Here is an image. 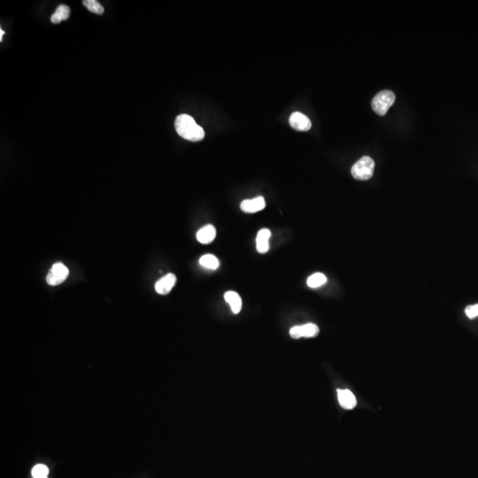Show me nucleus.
<instances>
[{"label": "nucleus", "mask_w": 478, "mask_h": 478, "mask_svg": "<svg viewBox=\"0 0 478 478\" xmlns=\"http://www.w3.org/2000/svg\"><path fill=\"white\" fill-rule=\"evenodd\" d=\"M174 127L178 135L186 140L198 142L205 137L203 128L198 125L195 120L188 114H181L176 117Z\"/></svg>", "instance_id": "f257e3e1"}, {"label": "nucleus", "mask_w": 478, "mask_h": 478, "mask_svg": "<svg viewBox=\"0 0 478 478\" xmlns=\"http://www.w3.org/2000/svg\"><path fill=\"white\" fill-rule=\"evenodd\" d=\"M375 170V161L372 158L364 156L361 158L352 167V175L357 180L366 181L372 177Z\"/></svg>", "instance_id": "f03ea898"}, {"label": "nucleus", "mask_w": 478, "mask_h": 478, "mask_svg": "<svg viewBox=\"0 0 478 478\" xmlns=\"http://www.w3.org/2000/svg\"><path fill=\"white\" fill-rule=\"evenodd\" d=\"M396 96L389 89H384L376 94L372 100V108L377 114L385 115L390 107L395 102Z\"/></svg>", "instance_id": "7ed1b4c3"}, {"label": "nucleus", "mask_w": 478, "mask_h": 478, "mask_svg": "<svg viewBox=\"0 0 478 478\" xmlns=\"http://www.w3.org/2000/svg\"><path fill=\"white\" fill-rule=\"evenodd\" d=\"M69 275V268L63 263H56L51 266V270L49 271L46 277V282L51 286L58 285L68 278Z\"/></svg>", "instance_id": "20e7f679"}, {"label": "nucleus", "mask_w": 478, "mask_h": 478, "mask_svg": "<svg viewBox=\"0 0 478 478\" xmlns=\"http://www.w3.org/2000/svg\"><path fill=\"white\" fill-rule=\"evenodd\" d=\"M319 334V328L314 323H307L300 326H294L290 328V336L294 339L301 338H314Z\"/></svg>", "instance_id": "39448f33"}, {"label": "nucleus", "mask_w": 478, "mask_h": 478, "mask_svg": "<svg viewBox=\"0 0 478 478\" xmlns=\"http://www.w3.org/2000/svg\"><path fill=\"white\" fill-rule=\"evenodd\" d=\"M290 126L298 131H308L312 127V123L307 115L301 112H294L289 119Z\"/></svg>", "instance_id": "423d86ee"}, {"label": "nucleus", "mask_w": 478, "mask_h": 478, "mask_svg": "<svg viewBox=\"0 0 478 478\" xmlns=\"http://www.w3.org/2000/svg\"><path fill=\"white\" fill-rule=\"evenodd\" d=\"M266 206V202L263 197H258V198H253V199H246L244 200L240 205V208L243 212L247 213V214H253V213L260 212L261 210L265 208Z\"/></svg>", "instance_id": "0eeeda50"}, {"label": "nucleus", "mask_w": 478, "mask_h": 478, "mask_svg": "<svg viewBox=\"0 0 478 478\" xmlns=\"http://www.w3.org/2000/svg\"><path fill=\"white\" fill-rule=\"evenodd\" d=\"M175 283H176V277L174 274H167L156 283L155 290L157 291V293L161 294V295H167L173 289Z\"/></svg>", "instance_id": "6e6552de"}, {"label": "nucleus", "mask_w": 478, "mask_h": 478, "mask_svg": "<svg viewBox=\"0 0 478 478\" xmlns=\"http://www.w3.org/2000/svg\"><path fill=\"white\" fill-rule=\"evenodd\" d=\"M338 398L340 406L344 409H353L357 405L355 396L349 390H338Z\"/></svg>", "instance_id": "1a4fd4ad"}, {"label": "nucleus", "mask_w": 478, "mask_h": 478, "mask_svg": "<svg viewBox=\"0 0 478 478\" xmlns=\"http://www.w3.org/2000/svg\"><path fill=\"white\" fill-rule=\"evenodd\" d=\"M216 236V229L214 226L209 224L198 230L197 233V239L203 245H208L215 240Z\"/></svg>", "instance_id": "9d476101"}, {"label": "nucleus", "mask_w": 478, "mask_h": 478, "mask_svg": "<svg viewBox=\"0 0 478 478\" xmlns=\"http://www.w3.org/2000/svg\"><path fill=\"white\" fill-rule=\"evenodd\" d=\"M271 232L270 229H262L257 234L256 248L260 253H266L270 249V241Z\"/></svg>", "instance_id": "9b49d317"}, {"label": "nucleus", "mask_w": 478, "mask_h": 478, "mask_svg": "<svg viewBox=\"0 0 478 478\" xmlns=\"http://www.w3.org/2000/svg\"><path fill=\"white\" fill-rule=\"evenodd\" d=\"M224 298L226 302L230 306L231 310L234 314H238L242 309V300L238 293L235 291H227L224 294Z\"/></svg>", "instance_id": "f8f14e48"}, {"label": "nucleus", "mask_w": 478, "mask_h": 478, "mask_svg": "<svg viewBox=\"0 0 478 478\" xmlns=\"http://www.w3.org/2000/svg\"><path fill=\"white\" fill-rule=\"evenodd\" d=\"M70 15V8L66 5H61L57 7L54 14L51 15V21L52 23H61L62 21L68 20Z\"/></svg>", "instance_id": "ddd939ff"}, {"label": "nucleus", "mask_w": 478, "mask_h": 478, "mask_svg": "<svg viewBox=\"0 0 478 478\" xmlns=\"http://www.w3.org/2000/svg\"><path fill=\"white\" fill-rule=\"evenodd\" d=\"M199 264L208 270H215L218 268L219 260L215 255L213 254H205L199 259Z\"/></svg>", "instance_id": "4468645a"}, {"label": "nucleus", "mask_w": 478, "mask_h": 478, "mask_svg": "<svg viewBox=\"0 0 478 478\" xmlns=\"http://www.w3.org/2000/svg\"><path fill=\"white\" fill-rule=\"evenodd\" d=\"M326 282H327V277H325L323 274L315 273L308 277V285L310 288L314 289L326 284Z\"/></svg>", "instance_id": "2eb2a0df"}, {"label": "nucleus", "mask_w": 478, "mask_h": 478, "mask_svg": "<svg viewBox=\"0 0 478 478\" xmlns=\"http://www.w3.org/2000/svg\"><path fill=\"white\" fill-rule=\"evenodd\" d=\"M82 4L92 13L96 14H104V7L97 0H84L82 1Z\"/></svg>", "instance_id": "dca6fc26"}, {"label": "nucleus", "mask_w": 478, "mask_h": 478, "mask_svg": "<svg viewBox=\"0 0 478 478\" xmlns=\"http://www.w3.org/2000/svg\"><path fill=\"white\" fill-rule=\"evenodd\" d=\"M49 469L45 465L38 464L32 469V476L34 478L47 477Z\"/></svg>", "instance_id": "f3484780"}, {"label": "nucleus", "mask_w": 478, "mask_h": 478, "mask_svg": "<svg viewBox=\"0 0 478 478\" xmlns=\"http://www.w3.org/2000/svg\"><path fill=\"white\" fill-rule=\"evenodd\" d=\"M465 313L469 319H474L478 316V304L468 306L465 309Z\"/></svg>", "instance_id": "a211bd4d"}, {"label": "nucleus", "mask_w": 478, "mask_h": 478, "mask_svg": "<svg viewBox=\"0 0 478 478\" xmlns=\"http://www.w3.org/2000/svg\"><path fill=\"white\" fill-rule=\"evenodd\" d=\"M0 32H1V33H0V41H2V38H3V35L5 34V32H4L2 29L0 31Z\"/></svg>", "instance_id": "6ab92c4d"}, {"label": "nucleus", "mask_w": 478, "mask_h": 478, "mask_svg": "<svg viewBox=\"0 0 478 478\" xmlns=\"http://www.w3.org/2000/svg\"><path fill=\"white\" fill-rule=\"evenodd\" d=\"M44 478H48V477H44Z\"/></svg>", "instance_id": "aec40b11"}]
</instances>
